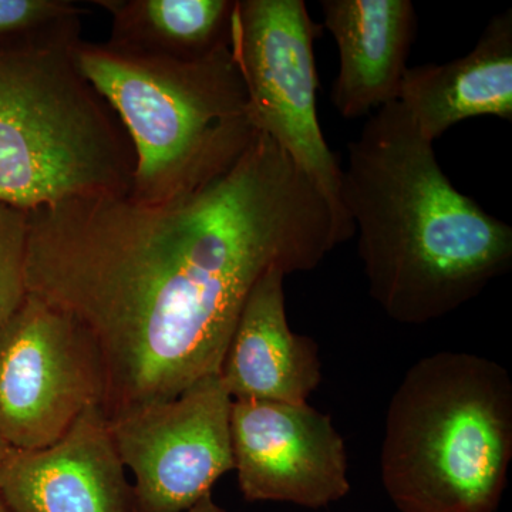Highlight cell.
<instances>
[{"mask_svg": "<svg viewBox=\"0 0 512 512\" xmlns=\"http://www.w3.org/2000/svg\"><path fill=\"white\" fill-rule=\"evenodd\" d=\"M0 512H13L8 507V504H6L5 501H3L2 497H0Z\"/></svg>", "mask_w": 512, "mask_h": 512, "instance_id": "obj_19", "label": "cell"}, {"mask_svg": "<svg viewBox=\"0 0 512 512\" xmlns=\"http://www.w3.org/2000/svg\"><path fill=\"white\" fill-rule=\"evenodd\" d=\"M28 214L26 288L92 340L107 420L220 373L256 282L313 271L342 244L322 195L262 133L231 170L173 201L96 195Z\"/></svg>", "mask_w": 512, "mask_h": 512, "instance_id": "obj_1", "label": "cell"}, {"mask_svg": "<svg viewBox=\"0 0 512 512\" xmlns=\"http://www.w3.org/2000/svg\"><path fill=\"white\" fill-rule=\"evenodd\" d=\"M285 272H266L249 293L220 377L232 400L305 403L320 383L318 346L286 318Z\"/></svg>", "mask_w": 512, "mask_h": 512, "instance_id": "obj_11", "label": "cell"}, {"mask_svg": "<svg viewBox=\"0 0 512 512\" xmlns=\"http://www.w3.org/2000/svg\"><path fill=\"white\" fill-rule=\"evenodd\" d=\"M10 450H12V448H10L8 444L5 443V440L0 437V464H2L3 461H5V458L8 457Z\"/></svg>", "mask_w": 512, "mask_h": 512, "instance_id": "obj_18", "label": "cell"}, {"mask_svg": "<svg viewBox=\"0 0 512 512\" xmlns=\"http://www.w3.org/2000/svg\"><path fill=\"white\" fill-rule=\"evenodd\" d=\"M76 39L0 47V202L32 211L72 198L127 195L134 151L84 79Z\"/></svg>", "mask_w": 512, "mask_h": 512, "instance_id": "obj_5", "label": "cell"}, {"mask_svg": "<svg viewBox=\"0 0 512 512\" xmlns=\"http://www.w3.org/2000/svg\"><path fill=\"white\" fill-rule=\"evenodd\" d=\"M93 5L110 15V45L194 60L231 43L237 0H94Z\"/></svg>", "mask_w": 512, "mask_h": 512, "instance_id": "obj_14", "label": "cell"}, {"mask_svg": "<svg viewBox=\"0 0 512 512\" xmlns=\"http://www.w3.org/2000/svg\"><path fill=\"white\" fill-rule=\"evenodd\" d=\"M185 512H227L224 510V508H221L220 505L215 503L214 500H212L211 494L205 495L204 498H201L200 501H198L197 504L192 505L190 510H187Z\"/></svg>", "mask_w": 512, "mask_h": 512, "instance_id": "obj_17", "label": "cell"}, {"mask_svg": "<svg viewBox=\"0 0 512 512\" xmlns=\"http://www.w3.org/2000/svg\"><path fill=\"white\" fill-rule=\"evenodd\" d=\"M28 237V211L0 202V330L5 328L28 296Z\"/></svg>", "mask_w": 512, "mask_h": 512, "instance_id": "obj_16", "label": "cell"}, {"mask_svg": "<svg viewBox=\"0 0 512 512\" xmlns=\"http://www.w3.org/2000/svg\"><path fill=\"white\" fill-rule=\"evenodd\" d=\"M397 101L431 143L471 117L512 121L511 10L490 20L468 55L407 67Z\"/></svg>", "mask_w": 512, "mask_h": 512, "instance_id": "obj_13", "label": "cell"}, {"mask_svg": "<svg viewBox=\"0 0 512 512\" xmlns=\"http://www.w3.org/2000/svg\"><path fill=\"white\" fill-rule=\"evenodd\" d=\"M512 458V382L494 360L440 352L410 367L387 412L380 473L402 512H495Z\"/></svg>", "mask_w": 512, "mask_h": 512, "instance_id": "obj_4", "label": "cell"}, {"mask_svg": "<svg viewBox=\"0 0 512 512\" xmlns=\"http://www.w3.org/2000/svg\"><path fill=\"white\" fill-rule=\"evenodd\" d=\"M348 153L343 208L389 318H444L510 271L512 228L451 184L399 101L370 114Z\"/></svg>", "mask_w": 512, "mask_h": 512, "instance_id": "obj_2", "label": "cell"}, {"mask_svg": "<svg viewBox=\"0 0 512 512\" xmlns=\"http://www.w3.org/2000/svg\"><path fill=\"white\" fill-rule=\"evenodd\" d=\"M103 390L87 333L28 293L0 330V437L12 450L52 446L87 407L101 406Z\"/></svg>", "mask_w": 512, "mask_h": 512, "instance_id": "obj_7", "label": "cell"}, {"mask_svg": "<svg viewBox=\"0 0 512 512\" xmlns=\"http://www.w3.org/2000/svg\"><path fill=\"white\" fill-rule=\"evenodd\" d=\"M87 13L69 0H0V47L76 39Z\"/></svg>", "mask_w": 512, "mask_h": 512, "instance_id": "obj_15", "label": "cell"}, {"mask_svg": "<svg viewBox=\"0 0 512 512\" xmlns=\"http://www.w3.org/2000/svg\"><path fill=\"white\" fill-rule=\"evenodd\" d=\"M229 430L245 500L322 508L349 493L345 441L308 403L232 400Z\"/></svg>", "mask_w": 512, "mask_h": 512, "instance_id": "obj_9", "label": "cell"}, {"mask_svg": "<svg viewBox=\"0 0 512 512\" xmlns=\"http://www.w3.org/2000/svg\"><path fill=\"white\" fill-rule=\"evenodd\" d=\"M73 57L130 138L136 165L127 197L138 204L200 190L259 134L231 43L184 60L80 39Z\"/></svg>", "mask_w": 512, "mask_h": 512, "instance_id": "obj_3", "label": "cell"}, {"mask_svg": "<svg viewBox=\"0 0 512 512\" xmlns=\"http://www.w3.org/2000/svg\"><path fill=\"white\" fill-rule=\"evenodd\" d=\"M232 399L220 373L174 399L109 420L121 463L134 474L136 512H185L228 471Z\"/></svg>", "mask_w": 512, "mask_h": 512, "instance_id": "obj_8", "label": "cell"}, {"mask_svg": "<svg viewBox=\"0 0 512 512\" xmlns=\"http://www.w3.org/2000/svg\"><path fill=\"white\" fill-rule=\"evenodd\" d=\"M319 29L303 0H237L231 46L256 128L322 195L345 242L355 228L343 208V168L326 143L316 106Z\"/></svg>", "mask_w": 512, "mask_h": 512, "instance_id": "obj_6", "label": "cell"}, {"mask_svg": "<svg viewBox=\"0 0 512 512\" xmlns=\"http://www.w3.org/2000/svg\"><path fill=\"white\" fill-rule=\"evenodd\" d=\"M0 497L13 512H136L99 404L52 446L10 450L0 464Z\"/></svg>", "mask_w": 512, "mask_h": 512, "instance_id": "obj_10", "label": "cell"}, {"mask_svg": "<svg viewBox=\"0 0 512 512\" xmlns=\"http://www.w3.org/2000/svg\"><path fill=\"white\" fill-rule=\"evenodd\" d=\"M323 23L339 49L332 103L340 116H369L399 99L416 37L410 0H322Z\"/></svg>", "mask_w": 512, "mask_h": 512, "instance_id": "obj_12", "label": "cell"}]
</instances>
